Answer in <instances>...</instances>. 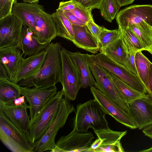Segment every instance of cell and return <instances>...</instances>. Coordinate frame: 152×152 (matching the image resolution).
<instances>
[{"instance_id": "1", "label": "cell", "mask_w": 152, "mask_h": 152, "mask_svg": "<svg viewBox=\"0 0 152 152\" xmlns=\"http://www.w3.org/2000/svg\"><path fill=\"white\" fill-rule=\"evenodd\" d=\"M61 46L58 42L48 44L45 50L47 55L39 72L34 76L20 81V86L31 88H48L61 82Z\"/></svg>"}, {"instance_id": "2", "label": "cell", "mask_w": 152, "mask_h": 152, "mask_svg": "<svg viewBox=\"0 0 152 152\" xmlns=\"http://www.w3.org/2000/svg\"><path fill=\"white\" fill-rule=\"evenodd\" d=\"M75 112L72 125L78 131L86 132L90 128L94 131L109 128L105 118L107 113L94 99L77 104Z\"/></svg>"}, {"instance_id": "3", "label": "cell", "mask_w": 152, "mask_h": 152, "mask_svg": "<svg viewBox=\"0 0 152 152\" xmlns=\"http://www.w3.org/2000/svg\"><path fill=\"white\" fill-rule=\"evenodd\" d=\"M64 96L62 89L57 92L30 120L26 137L32 146L41 138L50 125L58 111Z\"/></svg>"}, {"instance_id": "4", "label": "cell", "mask_w": 152, "mask_h": 152, "mask_svg": "<svg viewBox=\"0 0 152 152\" xmlns=\"http://www.w3.org/2000/svg\"><path fill=\"white\" fill-rule=\"evenodd\" d=\"M75 111L70 100L63 98L58 111L50 125L41 138L32 145L33 152H51L55 146V139L59 130L64 126L70 114Z\"/></svg>"}, {"instance_id": "5", "label": "cell", "mask_w": 152, "mask_h": 152, "mask_svg": "<svg viewBox=\"0 0 152 152\" xmlns=\"http://www.w3.org/2000/svg\"><path fill=\"white\" fill-rule=\"evenodd\" d=\"M61 82L64 96L75 100L81 88V74L78 65L71 58L67 50L61 46Z\"/></svg>"}, {"instance_id": "6", "label": "cell", "mask_w": 152, "mask_h": 152, "mask_svg": "<svg viewBox=\"0 0 152 152\" xmlns=\"http://www.w3.org/2000/svg\"><path fill=\"white\" fill-rule=\"evenodd\" d=\"M0 140L13 152H33L26 134L13 124L0 111Z\"/></svg>"}, {"instance_id": "7", "label": "cell", "mask_w": 152, "mask_h": 152, "mask_svg": "<svg viewBox=\"0 0 152 152\" xmlns=\"http://www.w3.org/2000/svg\"><path fill=\"white\" fill-rule=\"evenodd\" d=\"M86 54L89 61L100 64L134 89L138 91L142 87L143 83L138 75L133 74L104 53L96 55Z\"/></svg>"}, {"instance_id": "8", "label": "cell", "mask_w": 152, "mask_h": 152, "mask_svg": "<svg viewBox=\"0 0 152 152\" xmlns=\"http://www.w3.org/2000/svg\"><path fill=\"white\" fill-rule=\"evenodd\" d=\"M89 65L96 82L95 87L113 101L128 113L127 104L120 97L113 83L110 72L102 66L96 63L89 61Z\"/></svg>"}, {"instance_id": "9", "label": "cell", "mask_w": 152, "mask_h": 152, "mask_svg": "<svg viewBox=\"0 0 152 152\" xmlns=\"http://www.w3.org/2000/svg\"><path fill=\"white\" fill-rule=\"evenodd\" d=\"M94 138L91 132H80L74 128L69 134L60 137L51 152H90V146Z\"/></svg>"}, {"instance_id": "10", "label": "cell", "mask_w": 152, "mask_h": 152, "mask_svg": "<svg viewBox=\"0 0 152 152\" xmlns=\"http://www.w3.org/2000/svg\"><path fill=\"white\" fill-rule=\"evenodd\" d=\"M115 18L121 31L128 28L132 24L145 21L152 27V5H134L118 12Z\"/></svg>"}, {"instance_id": "11", "label": "cell", "mask_w": 152, "mask_h": 152, "mask_svg": "<svg viewBox=\"0 0 152 152\" xmlns=\"http://www.w3.org/2000/svg\"><path fill=\"white\" fill-rule=\"evenodd\" d=\"M35 20V35L39 42L48 44L57 37L56 28L51 14L44 10L43 6L34 3Z\"/></svg>"}, {"instance_id": "12", "label": "cell", "mask_w": 152, "mask_h": 152, "mask_svg": "<svg viewBox=\"0 0 152 152\" xmlns=\"http://www.w3.org/2000/svg\"><path fill=\"white\" fill-rule=\"evenodd\" d=\"M21 95L29 103L30 120L57 93L56 85L48 88H32L19 86Z\"/></svg>"}, {"instance_id": "13", "label": "cell", "mask_w": 152, "mask_h": 152, "mask_svg": "<svg viewBox=\"0 0 152 152\" xmlns=\"http://www.w3.org/2000/svg\"><path fill=\"white\" fill-rule=\"evenodd\" d=\"M23 24L12 13L0 20V48L19 45Z\"/></svg>"}, {"instance_id": "14", "label": "cell", "mask_w": 152, "mask_h": 152, "mask_svg": "<svg viewBox=\"0 0 152 152\" xmlns=\"http://www.w3.org/2000/svg\"><path fill=\"white\" fill-rule=\"evenodd\" d=\"M90 90L94 99L100 104L107 114L131 129L137 128L129 114L115 102L94 87H91Z\"/></svg>"}, {"instance_id": "15", "label": "cell", "mask_w": 152, "mask_h": 152, "mask_svg": "<svg viewBox=\"0 0 152 152\" xmlns=\"http://www.w3.org/2000/svg\"><path fill=\"white\" fill-rule=\"evenodd\" d=\"M26 101L22 105H15L13 103H4L0 102V111L8 119L20 130L26 135L30 117L28 114L27 110L29 106Z\"/></svg>"}, {"instance_id": "16", "label": "cell", "mask_w": 152, "mask_h": 152, "mask_svg": "<svg viewBox=\"0 0 152 152\" xmlns=\"http://www.w3.org/2000/svg\"><path fill=\"white\" fill-rule=\"evenodd\" d=\"M127 106L128 113L137 128L142 129L152 124V103L146 97L135 99Z\"/></svg>"}, {"instance_id": "17", "label": "cell", "mask_w": 152, "mask_h": 152, "mask_svg": "<svg viewBox=\"0 0 152 152\" xmlns=\"http://www.w3.org/2000/svg\"><path fill=\"white\" fill-rule=\"evenodd\" d=\"M47 53L46 50L44 49L26 58H23L13 82L18 84L22 80L36 75L42 67Z\"/></svg>"}, {"instance_id": "18", "label": "cell", "mask_w": 152, "mask_h": 152, "mask_svg": "<svg viewBox=\"0 0 152 152\" xmlns=\"http://www.w3.org/2000/svg\"><path fill=\"white\" fill-rule=\"evenodd\" d=\"M101 141V144L95 152H124L121 140L127 134V131H115L110 129L94 131Z\"/></svg>"}, {"instance_id": "19", "label": "cell", "mask_w": 152, "mask_h": 152, "mask_svg": "<svg viewBox=\"0 0 152 152\" xmlns=\"http://www.w3.org/2000/svg\"><path fill=\"white\" fill-rule=\"evenodd\" d=\"M19 45L0 48V63L6 70L9 80L13 82L22 61L23 54Z\"/></svg>"}, {"instance_id": "20", "label": "cell", "mask_w": 152, "mask_h": 152, "mask_svg": "<svg viewBox=\"0 0 152 152\" xmlns=\"http://www.w3.org/2000/svg\"><path fill=\"white\" fill-rule=\"evenodd\" d=\"M74 38L72 42L77 47L95 54L99 50L98 40L91 33L86 25L83 26L72 24Z\"/></svg>"}, {"instance_id": "21", "label": "cell", "mask_w": 152, "mask_h": 152, "mask_svg": "<svg viewBox=\"0 0 152 152\" xmlns=\"http://www.w3.org/2000/svg\"><path fill=\"white\" fill-rule=\"evenodd\" d=\"M48 44L41 43L34 32L23 24L18 45L24 56H31L45 49Z\"/></svg>"}, {"instance_id": "22", "label": "cell", "mask_w": 152, "mask_h": 152, "mask_svg": "<svg viewBox=\"0 0 152 152\" xmlns=\"http://www.w3.org/2000/svg\"><path fill=\"white\" fill-rule=\"evenodd\" d=\"M72 59L79 66L81 74V88L94 87L96 82L92 75L89 65V61L86 54L79 52H72L67 50Z\"/></svg>"}, {"instance_id": "23", "label": "cell", "mask_w": 152, "mask_h": 152, "mask_svg": "<svg viewBox=\"0 0 152 152\" xmlns=\"http://www.w3.org/2000/svg\"><path fill=\"white\" fill-rule=\"evenodd\" d=\"M51 15L56 28L57 37L72 42L74 38L72 24L60 11L56 10Z\"/></svg>"}, {"instance_id": "24", "label": "cell", "mask_w": 152, "mask_h": 152, "mask_svg": "<svg viewBox=\"0 0 152 152\" xmlns=\"http://www.w3.org/2000/svg\"><path fill=\"white\" fill-rule=\"evenodd\" d=\"M110 72L113 83L120 97L126 104L137 99L146 97V94L135 90L115 75Z\"/></svg>"}, {"instance_id": "25", "label": "cell", "mask_w": 152, "mask_h": 152, "mask_svg": "<svg viewBox=\"0 0 152 152\" xmlns=\"http://www.w3.org/2000/svg\"><path fill=\"white\" fill-rule=\"evenodd\" d=\"M21 95L18 84L0 78V102L13 103L14 99L20 97Z\"/></svg>"}, {"instance_id": "26", "label": "cell", "mask_w": 152, "mask_h": 152, "mask_svg": "<svg viewBox=\"0 0 152 152\" xmlns=\"http://www.w3.org/2000/svg\"><path fill=\"white\" fill-rule=\"evenodd\" d=\"M121 31V38L128 53L132 50L136 52L147 51L139 37L129 28Z\"/></svg>"}, {"instance_id": "27", "label": "cell", "mask_w": 152, "mask_h": 152, "mask_svg": "<svg viewBox=\"0 0 152 152\" xmlns=\"http://www.w3.org/2000/svg\"><path fill=\"white\" fill-rule=\"evenodd\" d=\"M111 59L125 67L128 53L120 38L105 49L104 52Z\"/></svg>"}, {"instance_id": "28", "label": "cell", "mask_w": 152, "mask_h": 152, "mask_svg": "<svg viewBox=\"0 0 152 152\" xmlns=\"http://www.w3.org/2000/svg\"><path fill=\"white\" fill-rule=\"evenodd\" d=\"M121 34V30L119 28L111 30L102 27L98 39L100 52H104L107 47L119 39Z\"/></svg>"}, {"instance_id": "29", "label": "cell", "mask_w": 152, "mask_h": 152, "mask_svg": "<svg viewBox=\"0 0 152 152\" xmlns=\"http://www.w3.org/2000/svg\"><path fill=\"white\" fill-rule=\"evenodd\" d=\"M120 7L117 0H102L99 9L104 19L111 23Z\"/></svg>"}, {"instance_id": "30", "label": "cell", "mask_w": 152, "mask_h": 152, "mask_svg": "<svg viewBox=\"0 0 152 152\" xmlns=\"http://www.w3.org/2000/svg\"><path fill=\"white\" fill-rule=\"evenodd\" d=\"M135 58L138 75L144 84L148 78L151 61L142 53V51L136 52Z\"/></svg>"}, {"instance_id": "31", "label": "cell", "mask_w": 152, "mask_h": 152, "mask_svg": "<svg viewBox=\"0 0 152 152\" xmlns=\"http://www.w3.org/2000/svg\"><path fill=\"white\" fill-rule=\"evenodd\" d=\"M129 28L137 36L147 51L150 53L152 50V37L140 29L135 24H132Z\"/></svg>"}, {"instance_id": "32", "label": "cell", "mask_w": 152, "mask_h": 152, "mask_svg": "<svg viewBox=\"0 0 152 152\" xmlns=\"http://www.w3.org/2000/svg\"><path fill=\"white\" fill-rule=\"evenodd\" d=\"M91 11L92 10H87L76 3L75 8L70 12L79 19L87 23L90 20L93 18Z\"/></svg>"}, {"instance_id": "33", "label": "cell", "mask_w": 152, "mask_h": 152, "mask_svg": "<svg viewBox=\"0 0 152 152\" xmlns=\"http://www.w3.org/2000/svg\"><path fill=\"white\" fill-rule=\"evenodd\" d=\"M13 4L9 0H0V20L12 13Z\"/></svg>"}, {"instance_id": "34", "label": "cell", "mask_w": 152, "mask_h": 152, "mask_svg": "<svg viewBox=\"0 0 152 152\" xmlns=\"http://www.w3.org/2000/svg\"><path fill=\"white\" fill-rule=\"evenodd\" d=\"M136 52L132 50L127 54L125 67L133 74L138 75L135 63V55Z\"/></svg>"}, {"instance_id": "35", "label": "cell", "mask_w": 152, "mask_h": 152, "mask_svg": "<svg viewBox=\"0 0 152 152\" xmlns=\"http://www.w3.org/2000/svg\"><path fill=\"white\" fill-rule=\"evenodd\" d=\"M76 3L84 8L92 10L97 8L99 9L102 0H73Z\"/></svg>"}, {"instance_id": "36", "label": "cell", "mask_w": 152, "mask_h": 152, "mask_svg": "<svg viewBox=\"0 0 152 152\" xmlns=\"http://www.w3.org/2000/svg\"><path fill=\"white\" fill-rule=\"evenodd\" d=\"M76 3L73 0L60 2L58 10L63 12H70L75 8Z\"/></svg>"}, {"instance_id": "37", "label": "cell", "mask_w": 152, "mask_h": 152, "mask_svg": "<svg viewBox=\"0 0 152 152\" xmlns=\"http://www.w3.org/2000/svg\"><path fill=\"white\" fill-rule=\"evenodd\" d=\"M86 25L91 33L98 39L102 27L96 24L93 18L91 19L87 22Z\"/></svg>"}, {"instance_id": "38", "label": "cell", "mask_w": 152, "mask_h": 152, "mask_svg": "<svg viewBox=\"0 0 152 152\" xmlns=\"http://www.w3.org/2000/svg\"><path fill=\"white\" fill-rule=\"evenodd\" d=\"M63 12L72 24L79 26H83L86 24V23L79 19L71 12Z\"/></svg>"}, {"instance_id": "39", "label": "cell", "mask_w": 152, "mask_h": 152, "mask_svg": "<svg viewBox=\"0 0 152 152\" xmlns=\"http://www.w3.org/2000/svg\"><path fill=\"white\" fill-rule=\"evenodd\" d=\"M144 85L148 93L152 94V63L151 62L148 78Z\"/></svg>"}, {"instance_id": "40", "label": "cell", "mask_w": 152, "mask_h": 152, "mask_svg": "<svg viewBox=\"0 0 152 152\" xmlns=\"http://www.w3.org/2000/svg\"><path fill=\"white\" fill-rule=\"evenodd\" d=\"M142 132L145 135L152 139V124L144 128Z\"/></svg>"}, {"instance_id": "41", "label": "cell", "mask_w": 152, "mask_h": 152, "mask_svg": "<svg viewBox=\"0 0 152 152\" xmlns=\"http://www.w3.org/2000/svg\"><path fill=\"white\" fill-rule=\"evenodd\" d=\"M101 144L100 139L97 138L92 142L90 148V152H94L100 146Z\"/></svg>"}, {"instance_id": "42", "label": "cell", "mask_w": 152, "mask_h": 152, "mask_svg": "<svg viewBox=\"0 0 152 152\" xmlns=\"http://www.w3.org/2000/svg\"><path fill=\"white\" fill-rule=\"evenodd\" d=\"M0 78H4L9 80V78L5 69L0 63Z\"/></svg>"}, {"instance_id": "43", "label": "cell", "mask_w": 152, "mask_h": 152, "mask_svg": "<svg viewBox=\"0 0 152 152\" xmlns=\"http://www.w3.org/2000/svg\"><path fill=\"white\" fill-rule=\"evenodd\" d=\"M25 96L22 95L21 96L15 99L14 100L13 103L17 106L21 105L25 102Z\"/></svg>"}, {"instance_id": "44", "label": "cell", "mask_w": 152, "mask_h": 152, "mask_svg": "<svg viewBox=\"0 0 152 152\" xmlns=\"http://www.w3.org/2000/svg\"><path fill=\"white\" fill-rule=\"evenodd\" d=\"M135 0H117L120 7L132 4Z\"/></svg>"}, {"instance_id": "45", "label": "cell", "mask_w": 152, "mask_h": 152, "mask_svg": "<svg viewBox=\"0 0 152 152\" xmlns=\"http://www.w3.org/2000/svg\"><path fill=\"white\" fill-rule=\"evenodd\" d=\"M23 2L26 3L28 4H33L34 3H38L39 0H22Z\"/></svg>"}, {"instance_id": "46", "label": "cell", "mask_w": 152, "mask_h": 152, "mask_svg": "<svg viewBox=\"0 0 152 152\" xmlns=\"http://www.w3.org/2000/svg\"><path fill=\"white\" fill-rule=\"evenodd\" d=\"M146 94L147 98L152 103V94L148 93Z\"/></svg>"}, {"instance_id": "47", "label": "cell", "mask_w": 152, "mask_h": 152, "mask_svg": "<svg viewBox=\"0 0 152 152\" xmlns=\"http://www.w3.org/2000/svg\"><path fill=\"white\" fill-rule=\"evenodd\" d=\"M140 152H152V147L151 148L145 150L140 151Z\"/></svg>"}, {"instance_id": "48", "label": "cell", "mask_w": 152, "mask_h": 152, "mask_svg": "<svg viewBox=\"0 0 152 152\" xmlns=\"http://www.w3.org/2000/svg\"><path fill=\"white\" fill-rule=\"evenodd\" d=\"M12 1L13 3H14L17 2V0H9Z\"/></svg>"}, {"instance_id": "49", "label": "cell", "mask_w": 152, "mask_h": 152, "mask_svg": "<svg viewBox=\"0 0 152 152\" xmlns=\"http://www.w3.org/2000/svg\"><path fill=\"white\" fill-rule=\"evenodd\" d=\"M150 53L152 55V50H151Z\"/></svg>"}]
</instances>
